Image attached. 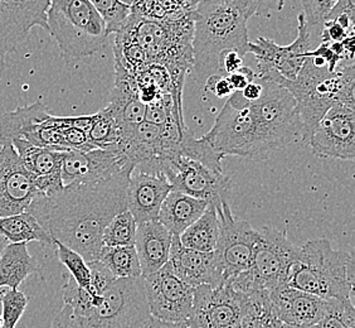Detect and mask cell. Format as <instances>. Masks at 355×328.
Segmentation results:
<instances>
[{
    "mask_svg": "<svg viewBox=\"0 0 355 328\" xmlns=\"http://www.w3.org/2000/svg\"><path fill=\"white\" fill-rule=\"evenodd\" d=\"M171 191V183L163 174L132 172L126 187V210L137 225L157 221L162 204Z\"/></svg>",
    "mask_w": 355,
    "mask_h": 328,
    "instance_id": "obj_23",
    "label": "cell"
},
{
    "mask_svg": "<svg viewBox=\"0 0 355 328\" xmlns=\"http://www.w3.org/2000/svg\"><path fill=\"white\" fill-rule=\"evenodd\" d=\"M126 165L115 176L94 183H71L38 196L28 207L52 239L69 246L87 263L98 260L110 221L126 210V187L134 172Z\"/></svg>",
    "mask_w": 355,
    "mask_h": 328,
    "instance_id": "obj_1",
    "label": "cell"
},
{
    "mask_svg": "<svg viewBox=\"0 0 355 328\" xmlns=\"http://www.w3.org/2000/svg\"><path fill=\"white\" fill-rule=\"evenodd\" d=\"M129 164L114 148L63 151L62 182L63 186L100 182L115 176Z\"/></svg>",
    "mask_w": 355,
    "mask_h": 328,
    "instance_id": "obj_20",
    "label": "cell"
},
{
    "mask_svg": "<svg viewBox=\"0 0 355 328\" xmlns=\"http://www.w3.org/2000/svg\"><path fill=\"white\" fill-rule=\"evenodd\" d=\"M216 208L219 233L214 253L220 263L225 281H228L251 267L259 229H254L246 220L234 216L230 204Z\"/></svg>",
    "mask_w": 355,
    "mask_h": 328,
    "instance_id": "obj_12",
    "label": "cell"
},
{
    "mask_svg": "<svg viewBox=\"0 0 355 328\" xmlns=\"http://www.w3.org/2000/svg\"><path fill=\"white\" fill-rule=\"evenodd\" d=\"M119 32L135 42L148 61L166 69L174 86L173 101L183 113L185 76L193 66V13L177 21H150L130 13Z\"/></svg>",
    "mask_w": 355,
    "mask_h": 328,
    "instance_id": "obj_3",
    "label": "cell"
},
{
    "mask_svg": "<svg viewBox=\"0 0 355 328\" xmlns=\"http://www.w3.org/2000/svg\"><path fill=\"white\" fill-rule=\"evenodd\" d=\"M137 229V221L130 212L125 210L117 213L103 231V246H134Z\"/></svg>",
    "mask_w": 355,
    "mask_h": 328,
    "instance_id": "obj_35",
    "label": "cell"
},
{
    "mask_svg": "<svg viewBox=\"0 0 355 328\" xmlns=\"http://www.w3.org/2000/svg\"><path fill=\"white\" fill-rule=\"evenodd\" d=\"M207 207L208 202L203 199L171 190L162 204L157 221L171 235L179 236L205 213Z\"/></svg>",
    "mask_w": 355,
    "mask_h": 328,
    "instance_id": "obj_26",
    "label": "cell"
},
{
    "mask_svg": "<svg viewBox=\"0 0 355 328\" xmlns=\"http://www.w3.org/2000/svg\"><path fill=\"white\" fill-rule=\"evenodd\" d=\"M300 246L287 238V230L271 226L259 229L251 267L247 270L254 289L271 290L285 284L288 269L299 259Z\"/></svg>",
    "mask_w": 355,
    "mask_h": 328,
    "instance_id": "obj_11",
    "label": "cell"
},
{
    "mask_svg": "<svg viewBox=\"0 0 355 328\" xmlns=\"http://www.w3.org/2000/svg\"><path fill=\"white\" fill-rule=\"evenodd\" d=\"M89 267L91 270L92 292L95 294H103L106 288L116 279L98 260L89 263Z\"/></svg>",
    "mask_w": 355,
    "mask_h": 328,
    "instance_id": "obj_40",
    "label": "cell"
},
{
    "mask_svg": "<svg viewBox=\"0 0 355 328\" xmlns=\"http://www.w3.org/2000/svg\"><path fill=\"white\" fill-rule=\"evenodd\" d=\"M182 3H184L187 7L191 9V10H194V8L197 6V3H198V0H180Z\"/></svg>",
    "mask_w": 355,
    "mask_h": 328,
    "instance_id": "obj_46",
    "label": "cell"
},
{
    "mask_svg": "<svg viewBox=\"0 0 355 328\" xmlns=\"http://www.w3.org/2000/svg\"><path fill=\"white\" fill-rule=\"evenodd\" d=\"M120 3H123L125 6H128V7H131L132 6V3L135 1V0H119Z\"/></svg>",
    "mask_w": 355,
    "mask_h": 328,
    "instance_id": "obj_47",
    "label": "cell"
},
{
    "mask_svg": "<svg viewBox=\"0 0 355 328\" xmlns=\"http://www.w3.org/2000/svg\"><path fill=\"white\" fill-rule=\"evenodd\" d=\"M306 144L316 157L354 161L355 109L333 106L316 124Z\"/></svg>",
    "mask_w": 355,
    "mask_h": 328,
    "instance_id": "obj_16",
    "label": "cell"
},
{
    "mask_svg": "<svg viewBox=\"0 0 355 328\" xmlns=\"http://www.w3.org/2000/svg\"><path fill=\"white\" fill-rule=\"evenodd\" d=\"M311 328H355L353 300H328L325 313Z\"/></svg>",
    "mask_w": 355,
    "mask_h": 328,
    "instance_id": "obj_36",
    "label": "cell"
},
{
    "mask_svg": "<svg viewBox=\"0 0 355 328\" xmlns=\"http://www.w3.org/2000/svg\"><path fill=\"white\" fill-rule=\"evenodd\" d=\"M0 236L9 241V244L38 241L44 245H53L51 235L28 211L0 218Z\"/></svg>",
    "mask_w": 355,
    "mask_h": 328,
    "instance_id": "obj_28",
    "label": "cell"
},
{
    "mask_svg": "<svg viewBox=\"0 0 355 328\" xmlns=\"http://www.w3.org/2000/svg\"><path fill=\"white\" fill-rule=\"evenodd\" d=\"M294 96L300 117L302 142L316 124L335 105L355 109V67L353 63L329 71L327 63L316 56L308 57L299 75L293 81H276Z\"/></svg>",
    "mask_w": 355,
    "mask_h": 328,
    "instance_id": "obj_4",
    "label": "cell"
},
{
    "mask_svg": "<svg viewBox=\"0 0 355 328\" xmlns=\"http://www.w3.org/2000/svg\"><path fill=\"white\" fill-rule=\"evenodd\" d=\"M120 128L109 109L103 108L94 114V120L87 131L89 142L100 149H111L116 145Z\"/></svg>",
    "mask_w": 355,
    "mask_h": 328,
    "instance_id": "obj_33",
    "label": "cell"
},
{
    "mask_svg": "<svg viewBox=\"0 0 355 328\" xmlns=\"http://www.w3.org/2000/svg\"><path fill=\"white\" fill-rule=\"evenodd\" d=\"M23 167L35 181L40 196H48L63 188L62 159L63 151L37 147L26 140L12 142Z\"/></svg>",
    "mask_w": 355,
    "mask_h": 328,
    "instance_id": "obj_24",
    "label": "cell"
},
{
    "mask_svg": "<svg viewBox=\"0 0 355 328\" xmlns=\"http://www.w3.org/2000/svg\"><path fill=\"white\" fill-rule=\"evenodd\" d=\"M144 292L153 318L168 322L189 321L194 289L179 279L168 261L155 273L143 277Z\"/></svg>",
    "mask_w": 355,
    "mask_h": 328,
    "instance_id": "obj_14",
    "label": "cell"
},
{
    "mask_svg": "<svg viewBox=\"0 0 355 328\" xmlns=\"http://www.w3.org/2000/svg\"><path fill=\"white\" fill-rule=\"evenodd\" d=\"M171 240L173 235L157 220L137 225L134 246L141 277L155 273L169 261Z\"/></svg>",
    "mask_w": 355,
    "mask_h": 328,
    "instance_id": "obj_25",
    "label": "cell"
},
{
    "mask_svg": "<svg viewBox=\"0 0 355 328\" xmlns=\"http://www.w3.org/2000/svg\"><path fill=\"white\" fill-rule=\"evenodd\" d=\"M205 138L220 157L234 156L256 162L270 158L261 140L250 103L242 97L241 91L228 97Z\"/></svg>",
    "mask_w": 355,
    "mask_h": 328,
    "instance_id": "obj_8",
    "label": "cell"
},
{
    "mask_svg": "<svg viewBox=\"0 0 355 328\" xmlns=\"http://www.w3.org/2000/svg\"><path fill=\"white\" fill-rule=\"evenodd\" d=\"M47 31L69 58L96 55L109 40L106 23L89 0H49Z\"/></svg>",
    "mask_w": 355,
    "mask_h": 328,
    "instance_id": "obj_7",
    "label": "cell"
},
{
    "mask_svg": "<svg viewBox=\"0 0 355 328\" xmlns=\"http://www.w3.org/2000/svg\"><path fill=\"white\" fill-rule=\"evenodd\" d=\"M259 80L262 83V94L259 100L250 103V108L262 144L271 156L301 136L302 126L294 96L271 79L259 77Z\"/></svg>",
    "mask_w": 355,
    "mask_h": 328,
    "instance_id": "obj_9",
    "label": "cell"
},
{
    "mask_svg": "<svg viewBox=\"0 0 355 328\" xmlns=\"http://www.w3.org/2000/svg\"><path fill=\"white\" fill-rule=\"evenodd\" d=\"M227 80L230 82L233 92L236 91H242L246 88L248 83L254 81V72L248 67H241L239 71L227 75Z\"/></svg>",
    "mask_w": 355,
    "mask_h": 328,
    "instance_id": "obj_42",
    "label": "cell"
},
{
    "mask_svg": "<svg viewBox=\"0 0 355 328\" xmlns=\"http://www.w3.org/2000/svg\"><path fill=\"white\" fill-rule=\"evenodd\" d=\"M169 263L178 278L191 288L200 286L216 288L225 284L223 270L216 253L187 249L180 244L177 235H173L171 240Z\"/></svg>",
    "mask_w": 355,
    "mask_h": 328,
    "instance_id": "obj_21",
    "label": "cell"
},
{
    "mask_svg": "<svg viewBox=\"0 0 355 328\" xmlns=\"http://www.w3.org/2000/svg\"><path fill=\"white\" fill-rule=\"evenodd\" d=\"M205 91H211L214 95L222 99L225 96H231L233 94L232 88L227 80V76H212L205 83Z\"/></svg>",
    "mask_w": 355,
    "mask_h": 328,
    "instance_id": "obj_41",
    "label": "cell"
},
{
    "mask_svg": "<svg viewBox=\"0 0 355 328\" xmlns=\"http://www.w3.org/2000/svg\"><path fill=\"white\" fill-rule=\"evenodd\" d=\"M106 23L107 35L117 33L130 14V7L119 0H89Z\"/></svg>",
    "mask_w": 355,
    "mask_h": 328,
    "instance_id": "obj_37",
    "label": "cell"
},
{
    "mask_svg": "<svg viewBox=\"0 0 355 328\" xmlns=\"http://www.w3.org/2000/svg\"><path fill=\"white\" fill-rule=\"evenodd\" d=\"M0 301L3 307L1 318L4 325L1 328H15L28 306V298L21 290L6 289L0 292Z\"/></svg>",
    "mask_w": 355,
    "mask_h": 328,
    "instance_id": "obj_38",
    "label": "cell"
},
{
    "mask_svg": "<svg viewBox=\"0 0 355 328\" xmlns=\"http://www.w3.org/2000/svg\"><path fill=\"white\" fill-rule=\"evenodd\" d=\"M261 94H262V83L260 81L251 82V83L247 85L245 89L241 91V95L248 103H253V101L259 100Z\"/></svg>",
    "mask_w": 355,
    "mask_h": 328,
    "instance_id": "obj_44",
    "label": "cell"
},
{
    "mask_svg": "<svg viewBox=\"0 0 355 328\" xmlns=\"http://www.w3.org/2000/svg\"><path fill=\"white\" fill-rule=\"evenodd\" d=\"M165 177L173 191L203 199L214 207L230 204L232 197V179L225 172L214 171L193 159L180 158Z\"/></svg>",
    "mask_w": 355,
    "mask_h": 328,
    "instance_id": "obj_15",
    "label": "cell"
},
{
    "mask_svg": "<svg viewBox=\"0 0 355 328\" xmlns=\"http://www.w3.org/2000/svg\"><path fill=\"white\" fill-rule=\"evenodd\" d=\"M339 0H301L304 9V23L306 28L313 47L319 46L324 23L328 19L329 14L333 12Z\"/></svg>",
    "mask_w": 355,
    "mask_h": 328,
    "instance_id": "obj_32",
    "label": "cell"
},
{
    "mask_svg": "<svg viewBox=\"0 0 355 328\" xmlns=\"http://www.w3.org/2000/svg\"><path fill=\"white\" fill-rule=\"evenodd\" d=\"M146 328H194L191 321L185 322H168L151 318L150 323Z\"/></svg>",
    "mask_w": 355,
    "mask_h": 328,
    "instance_id": "obj_45",
    "label": "cell"
},
{
    "mask_svg": "<svg viewBox=\"0 0 355 328\" xmlns=\"http://www.w3.org/2000/svg\"><path fill=\"white\" fill-rule=\"evenodd\" d=\"M69 117H55L48 113L46 105L35 101L0 117V148L21 139L37 147L67 151L64 130Z\"/></svg>",
    "mask_w": 355,
    "mask_h": 328,
    "instance_id": "obj_10",
    "label": "cell"
},
{
    "mask_svg": "<svg viewBox=\"0 0 355 328\" xmlns=\"http://www.w3.org/2000/svg\"><path fill=\"white\" fill-rule=\"evenodd\" d=\"M49 0H0V57L14 52L31 31H47Z\"/></svg>",
    "mask_w": 355,
    "mask_h": 328,
    "instance_id": "obj_18",
    "label": "cell"
},
{
    "mask_svg": "<svg viewBox=\"0 0 355 328\" xmlns=\"http://www.w3.org/2000/svg\"><path fill=\"white\" fill-rule=\"evenodd\" d=\"M243 294L227 281L219 287L200 286L194 289L189 321L194 328H241Z\"/></svg>",
    "mask_w": 355,
    "mask_h": 328,
    "instance_id": "obj_17",
    "label": "cell"
},
{
    "mask_svg": "<svg viewBox=\"0 0 355 328\" xmlns=\"http://www.w3.org/2000/svg\"><path fill=\"white\" fill-rule=\"evenodd\" d=\"M219 63H220L222 74L225 76L230 75L239 71L241 67H243V57L234 51H228L220 57Z\"/></svg>",
    "mask_w": 355,
    "mask_h": 328,
    "instance_id": "obj_43",
    "label": "cell"
},
{
    "mask_svg": "<svg viewBox=\"0 0 355 328\" xmlns=\"http://www.w3.org/2000/svg\"><path fill=\"white\" fill-rule=\"evenodd\" d=\"M40 196L33 178L23 167L12 144L0 148V218L28 210Z\"/></svg>",
    "mask_w": 355,
    "mask_h": 328,
    "instance_id": "obj_19",
    "label": "cell"
},
{
    "mask_svg": "<svg viewBox=\"0 0 355 328\" xmlns=\"http://www.w3.org/2000/svg\"><path fill=\"white\" fill-rule=\"evenodd\" d=\"M241 328H285L273 312L268 290L243 294Z\"/></svg>",
    "mask_w": 355,
    "mask_h": 328,
    "instance_id": "obj_30",
    "label": "cell"
},
{
    "mask_svg": "<svg viewBox=\"0 0 355 328\" xmlns=\"http://www.w3.org/2000/svg\"><path fill=\"white\" fill-rule=\"evenodd\" d=\"M38 269L40 264L28 252L27 243L8 244L0 254V289L18 290L26 278Z\"/></svg>",
    "mask_w": 355,
    "mask_h": 328,
    "instance_id": "obj_27",
    "label": "cell"
},
{
    "mask_svg": "<svg viewBox=\"0 0 355 328\" xmlns=\"http://www.w3.org/2000/svg\"><path fill=\"white\" fill-rule=\"evenodd\" d=\"M268 297L276 317L290 328L313 327L328 307V300L287 286L268 290Z\"/></svg>",
    "mask_w": 355,
    "mask_h": 328,
    "instance_id": "obj_22",
    "label": "cell"
},
{
    "mask_svg": "<svg viewBox=\"0 0 355 328\" xmlns=\"http://www.w3.org/2000/svg\"><path fill=\"white\" fill-rule=\"evenodd\" d=\"M324 300H353L354 256L336 250L330 240H309L288 269L285 284Z\"/></svg>",
    "mask_w": 355,
    "mask_h": 328,
    "instance_id": "obj_5",
    "label": "cell"
},
{
    "mask_svg": "<svg viewBox=\"0 0 355 328\" xmlns=\"http://www.w3.org/2000/svg\"><path fill=\"white\" fill-rule=\"evenodd\" d=\"M218 233L217 208L208 205L205 213L194 224H191L184 233L179 235V240L187 249L202 253H212L217 245Z\"/></svg>",
    "mask_w": 355,
    "mask_h": 328,
    "instance_id": "obj_29",
    "label": "cell"
},
{
    "mask_svg": "<svg viewBox=\"0 0 355 328\" xmlns=\"http://www.w3.org/2000/svg\"><path fill=\"white\" fill-rule=\"evenodd\" d=\"M313 49L301 13L297 18V37L291 44L280 46L272 40L259 37L256 42H250L248 54H252L257 60L259 75L256 77L271 79L273 81H293Z\"/></svg>",
    "mask_w": 355,
    "mask_h": 328,
    "instance_id": "obj_13",
    "label": "cell"
},
{
    "mask_svg": "<svg viewBox=\"0 0 355 328\" xmlns=\"http://www.w3.org/2000/svg\"><path fill=\"white\" fill-rule=\"evenodd\" d=\"M234 8L247 21L253 15H263L284 9L285 0H222Z\"/></svg>",
    "mask_w": 355,
    "mask_h": 328,
    "instance_id": "obj_39",
    "label": "cell"
},
{
    "mask_svg": "<svg viewBox=\"0 0 355 328\" xmlns=\"http://www.w3.org/2000/svg\"><path fill=\"white\" fill-rule=\"evenodd\" d=\"M151 318L141 277L115 279L101 294L100 303L83 315L63 306L51 328H146Z\"/></svg>",
    "mask_w": 355,
    "mask_h": 328,
    "instance_id": "obj_6",
    "label": "cell"
},
{
    "mask_svg": "<svg viewBox=\"0 0 355 328\" xmlns=\"http://www.w3.org/2000/svg\"><path fill=\"white\" fill-rule=\"evenodd\" d=\"M250 41L247 19L222 0H198L193 10V66L205 85L212 76L223 75L220 57L234 51L245 57Z\"/></svg>",
    "mask_w": 355,
    "mask_h": 328,
    "instance_id": "obj_2",
    "label": "cell"
},
{
    "mask_svg": "<svg viewBox=\"0 0 355 328\" xmlns=\"http://www.w3.org/2000/svg\"><path fill=\"white\" fill-rule=\"evenodd\" d=\"M53 246L57 259L60 260L62 265L67 268V273L75 279L76 283L85 290L95 294L92 292L89 263L83 259V255L55 240H53Z\"/></svg>",
    "mask_w": 355,
    "mask_h": 328,
    "instance_id": "obj_34",
    "label": "cell"
},
{
    "mask_svg": "<svg viewBox=\"0 0 355 328\" xmlns=\"http://www.w3.org/2000/svg\"><path fill=\"white\" fill-rule=\"evenodd\" d=\"M98 261L116 279L141 278L135 246H103Z\"/></svg>",
    "mask_w": 355,
    "mask_h": 328,
    "instance_id": "obj_31",
    "label": "cell"
}]
</instances>
